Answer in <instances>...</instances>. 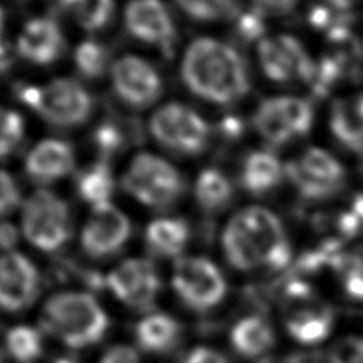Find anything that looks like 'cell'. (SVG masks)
Listing matches in <instances>:
<instances>
[{
    "label": "cell",
    "instance_id": "obj_30",
    "mask_svg": "<svg viewBox=\"0 0 363 363\" xmlns=\"http://www.w3.org/2000/svg\"><path fill=\"white\" fill-rule=\"evenodd\" d=\"M74 61L80 76L90 80L103 77L112 67L109 48L96 40L80 43L74 53Z\"/></svg>",
    "mask_w": 363,
    "mask_h": 363
},
{
    "label": "cell",
    "instance_id": "obj_25",
    "mask_svg": "<svg viewBox=\"0 0 363 363\" xmlns=\"http://www.w3.org/2000/svg\"><path fill=\"white\" fill-rule=\"evenodd\" d=\"M194 197L200 210L208 215H218L234 200V184L218 168H205L194 184Z\"/></svg>",
    "mask_w": 363,
    "mask_h": 363
},
{
    "label": "cell",
    "instance_id": "obj_40",
    "mask_svg": "<svg viewBox=\"0 0 363 363\" xmlns=\"http://www.w3.org/2000/svg\"><path fill=\"white\" fill-rule=\"evenodd\" d=\"M258 363H311L309 355H299V354H291V355H275L271 354L264 357V359L258 360Z\"/></svg>",
    "mask_w": 363,
    "mask_h": 363
},
{
    "label": "cell",
    "instance_id": "obj_21",
    "mask_svg": "<svg viewBox=\"0 0 363 363\" xmlns=\"http://www.w3.org/2000/svg\"><path fill=\"white\" fill-rule=\"evenodd\" d=\"M230 346L247 360H261L271 355L277 333L266 315L252 314L240 318L230 330Z\"/></svg>",
    "mask_w": 363,
    "mask_h": 363
},
{
    "label": "cell",
    "instance_id": "obj_44",
    "mask_svg": "<svg viewBox=\"0 0 363 363\" xmlns=\"http://www.w3.org/2000/svg\"><path fill=\"white\" fill-rule=\"evenodd\" d=\"M0 61H2V60H0ZM0 69H4V66H2V65H0Z\"/></svg>",
    "mask_w": 363,
    "mask_h": 363
},
{
    "label": "cell",
    "instance_id": "obj_38",
    "mask_svg": "<svg viewBox=\"0 0 363 363\" xmlns=\"http://www.w3.org/2000/svg\"><path fill=\"white\" fill-rule=\"evenodd\" d=\"M98 363H143L140 352L127 344H117L101 355Z\"/></svg>",
    "mask_w": 363,
    "mask_h": 363
},
{
    "label": "cell",
    "instance_id": "obj_16",
    "mask_svg": "<svg viewBox=\"0 0 363 363\" xmlns=\"http://www.w3.org/2000/svg\"><path fill=\"white\" fill-rule=\"evenodd\" d=\"M123 23L133 39L164 53H170L177 42V26L164 0H128Z\"/></svg>",
    "mask_w": 363,
    "mask_h": 363
},
{
    "label": "cell",
    "instance_id": "obj_26",
    "mask_svg": "<svg viewBox=\"0 0 363 363\" xmlns=\"http://www.w3.org/2000/svg\"><path fill=\"white\" fill-rule=\"evenodd\" d=\"M77 192L93 208L111 203L116 189V179L108 160H98L77 174Z\"/></svg>",
    "mask_w": 363,
    "mask_h": 363
},
{
    "label": "cell",
    "instance_id": "obj_1",
    "mask_svg": "<svg viewBox=\"0 0 363 363\" xmlns=\"http://www.w3.org/2000/svg\"><path fill=\"white\" fill-rule=\"evenodd\" d=\"M181 79L192 95L216 106L239 103L252 86L242 53L213 37L189 43L181 61Z\"/></svg>",
    "mask_w": 363,
    "mask_h": 363
},
{
    "label": "cell",
    "instance_id": "obj_32",
    "mask_svg": "<svg viewBox=\"0 0 363 363\" xmlns=\"http://www.w3.org/2000/svg\"><path fill=\"white\" fill-rule=\"evenodd\" d=\"M341 281L347 295L355 301H363V258H346L340 264Z\"/></svg>",
    "mask_w": 363,
    "mask_h": 363
},
{
    "label": "cell",
    "instance_id": "obj_23",
    "mask_svg": "<svg viewBox=\"0 0 363 363\" xmlns=\"http://www.w3.org/2000/svg\"><path fill=\"white\" fill-rule=\"evenodd\" d=\"M191 228L183 218L165 216L154 220L146 229L144 242L147 252L155 258L179 259L189 245Z\"/></svg>",
    "mask_w": 363,
    "mask_h": 363
},
{
    "label": "cell",
    "instance_id": "obj_22",
    "mask_svg": "<svg viewBox=\"0 0 363 363\" xmlns=\"http://www.w3.org/2000/svg\"><path fill=\"white\" fill-rule=\"evenodd\" d=\"M183 325L167 312H149L135 328V340L141 350L152 355H167L183 341Z\"/></svg>",
    "mask_w": 363,
    "mask_h": 363
},
{
    "label": "cell",
    "instance_id": "obj_3",
    "mask_svg": "<svg viewBox=\"0 0 363 363\" xmlns=\"http://www.w3.org/2000/svg\"><path fill=\"white\" fill-rule=\"evenodd\" d=\"M109 317L98 299L85 291H60L40 312L43 333L72 350L96 346L109 331Z\"/></svg>",
    "mask_w": 363,
    "mask_h": 363
},
{
    "label": "cell",
    "instance_id": "obj_8",
    "mask_svg": "<svg viewBox=\"0 0 363 363\" xmlns=\"http://www.w3.org/2000/svg\"><path fill=\"white\" fill-rule=\"evenodd\" d=\"M149 131L162 147L186 157L205 152L213 136L210 123L181 103H168L155 111L149 121Z\"/></svg>",
    "mask_w": 363,
    "mask_h": 363
},
{
    "label": "cell",
    "instance_id": "obj_9",
    "mask_svg": "<svg viewBox=\"0 0 363 363\" xmlns=\"http://www.w3.org/2000/svg\"><path fill=\"white\" fill-rule=\"evenodd\" d=\"M314 123V108L299 96L266 98L253 112L252 125L256 133L271 147H280L301 140Z\"/></svg>",
    "mask_w": 363,
    "mask_h": 363
},
{
    "label": "cell",
    "instance_id": "obj_27",
    "mask_svg": "<svg viewBox=\"0 0 363 363\" xmlns=\"http://www.w3.org/2000/svg\"><path fill=\"white\" fill-rule=\"evenodd\" d=\"M58 7L86 33H99L114 18L116 0H58Z\"/></svg>",
    "mask_w": 363,
    "mask_h": 363
},
{
    "label": "cell",
    "instance_id": "obj_10",
    "mask_svg": "<svg viewBox=\"0 0 363 363\" xmlns=\"http://www.w3.org/2000/svg\"><path fill=\"white\" fill-rule=\"evenodd\" d=\"M172 285L186 308L194 312H210L228 295V281L221 269L205 256H183L177 261Z\"/></svg>",
    "mask_w": 363,
    "mask_h": 363
},
{
    "label": "cell",
    "instance_id": "obj_39",
    "mask_svg": "<svg viewBox=\"0 0 363 363\" xmlns=\"http://www.w3.org/2000/svg\"><path fill=\"white\" fill-rule=\"evenodd\" d=\"M179 363H229L220 350L200 346L187 352Z\"/></svg>",
    "mask_w": 363,
    "mask_h": 363
},
{
    "label": "cell",
    "instance_id": "obj_36",
    "mask_svg": "<svg viewBox=\"0 0 363 363\" xmlns=\"http://www.w3.org/2000/svg\"><path fill=\"white\" fill-rule=\"evenodd\" d=\"M95 143L96 147L101 151L106 157H111L114 152H118L125 144V135L121 127L114 123H103L95 131Z\"/></svg>",
    "mask_w": 363,
    "mask_h": 363
},
{
    "label": "cell",
    "instance_id": "obj_19",
    "mask_svg": "<svg viewBox=\"0 0 363 363\" xmlns=\"http://www.w3.org/2000/svg\"><path fill=\"white\" fill-rule=\"evenodd\" d=\"M76 168V152L65 140L48 138L37 143L24 159V170L37 184L48 186L67 178Z\"/></svg>",
    "mask_w": 363,
    "mask_h": 363
},
{
    "label": "cell",
    "instance_id": "obj_24",
    "mask_svg": "<svg viewBox=\"0 0 363 363\" xmlns=\"http://www.w3.org/2000/svg\"><path fill=\"white\" fill-rule=\"evenodd\" d=\"M330 130L350 151H363V95L336 99L330 111Z\"/></svg>",
    "mask_w": 363,
    "mask_h": 363
},
{
    "label": "cell",
    "instance_id": "obj_20",
    "mask_svg": "<svg viewBox=\"0 0 363 363\" xmlns=\"http://www.w3.org/2000/svg\"><path fill=\"white\" fill-rule=\"evenodd\" d=\"M286 178V165L272 149L250 152L240 168V186L250 196L264 197L274 192Z\"/></svg>",
    "mask_w": 363,
    "mask_h": 363
},
{
    "label": "cell",
    "instance_id": "obj_6",
    "mask_svg": "<svg viewBox=\"0 0 363 363\" xmlns=\"http://www.w3.org/2000/svg\"><path fill=\"white\" fill-rule=\"evenodd\" d=\"M21 230L30 245L40 252H60L72 237L71 208L58 194L35 191L23 205Z\"/></svg>",
    "mask_w": 363,
    "mask_h": 363
},
{
    "label": "cell",
    "instance_id": "obj_41",
    "mask_svg": "<svg viewBox=\"0 0 363 363\" xmlns=\"http://www.w3.org/2000/svg\"><path fill=\"white\" fill-rule=\"evenodd\" d=\"M5 11L0 7V60L4 58L5 55V42H4V33H5Z\"/></svg>",
    "mask_w": 363,
    "mask_h": 363
},
{
    "label": "cell",
    "instance_id": "obj_34",
    "mask_svg": "<svg viewBox=\"0 0 363 363\" xmlns=\"http://www.w3.org/2000/svg\"><path fill=\"white\" fill-rule=\"evenodd\" d=\"M235 30L239 33L242 39L245 40H258L261 42L264 39L266 33V24H264V16L258 13L255 9L252 11H247V13H239L235 18Z\"/></svg>",
    "mask_w": 363,
    "mask_h": 363
},
{
    "label": "cell",
    "instance_id": "obj_7",
    "mask_svg": "<svg viewBox=\"0 0 363 363\" xmlns=\"http://www.w3.org/2000/svg\"><path fill=\"white\" fill-rule=\"evenodd\" d=\"M280 315L288 336L304 346L323 342L333 331L331 306L303 281L286 286L280 301Z\"/></svg>",
    "mask_w": 363,
    "mask_h": 363
},
{
    "label": "cell",
    "instance_id": "obj_12",
    "mask_svg": "<svg viewBox=\"0 0 363 363\" xmlns=\"http://www.w3.org/2000/svg\"><path fill=\"white\" fill-rule=\"evenodd\" d=\"M106 284L122 304L146 314L155 308L162 290L157 266L147 258L125 259L108 274Z\"/></svg>",
    "mask_w": 363,
    "mask_h": 363
},
{
    "label": "cell",
    "instance_id": "obj_28",
    "mask_svg": "<svg viewBox=\"0 0 363 363\" xmlns=\"http://www.w3.org/2000/svg\"><path fill=\"white\" fill-rule=\"evenodd\" d=\"M5 350L16 363H34L43 354V336L29 325H18L5 336Z\"/></svg>",
    "mask_w": 363,
    "mask_h": 363
},
{
    "label": "cell",
    "instance_id": "obj_37",
    "mask_svg": "<svg viewBox=\"0 0 363 363\" xmlns=\"http://www.w3.org/2000/svg\"><path fill=\"white\" fill-rule=\"evenodd\" d=\"M299 0H252V9L264 18L284 16L296 9Z\"/></svg>",
    "mask_w": 363,
    "mask_h": 363
},
{
    "label": "cell",
    "instance_id": "obj_18",
    "mask_svg": "<svg viewBox=\"0 0 363 363\" xmlns=\"http://www.w3.org/2000/svg\"><path fill=\"white\" fill-rule=\"evenodd\" d=\"M16 50L24 61L48 66L65 53L66 37L55 18L37 16L24 24L18 37Z\"/></svg>",
    "mask_w": 363,
    "mask_h": 363
},
{
    "label": "cell",
    "instance_id": "obj_35",
    "mask_svg": "<svg viewBox=\"0 0 363 363\" xmlns=\"http://www.w3.org/2000/svg\"><path fill=\"white\" fill-rule=\"evenodd\" d=\"M21 203V189L9 172L0 170V218L13 213Z\"/></svg>",
    "mask_w": 363,
    "mask_h": 363
},
{
    "label": "cell",
    "instance_id": "obj_4",
    "mask_svg": "<svg viewBox=\"0 0 363 363\" xmlns=\"http://www.w3.org/2000/svg\"><path fill=\"white\" fill-rule=\"evenodd\" d=\"M20 98L43 122L56 128H77L95 109L91 93L76 79L60 77L37 86H26Z\"/></svg>",
    "mask_w": 363,
    "mask_h": 363
},
{
    "label": "cell",
    "instance_id": "obj_14",
    "mask_svg": "<svg viewBox=\"0 0 363 363\" xmlns=\"http://www.w3.org/2000/svg\"><path fill=\"white\" fill-rule=\"evenodd\" d=\"M112 90L131 109H147L159 101L164 82L151 62L135 55H125L112 62Z\"/></svg>",
    "mask_w": 363,
    "mask_h": 363
},
{
    "label": "cell",
    "instance_id": "obj_13",
    "mask_svg": "<svg viewBox=\"0 0 363 363\" xmlns=\"http://www.w3.org/2000/svg\"><path fill=\"white\" fill-rule=\"evenodd\" d=\"M258 61L266 77L277 84L311 82L315 72V62L308 50L288 34L267 35L258 42Z\"/></svg>",
    "mask_w": 363,
    "mask_h": 363
},
{
    "label": "cell",
    "instance_id": "obj_5",
    "mask_svg": "<svg viewBox=\"0 0 363 363\" xmlns=\"http://www.w3.org/2000/svg\"><path fill=\"white\" fill-rule=\"evenodd\" d=\"M122 186L128 196L154 210L172 208L186 192V181L178 168L151 152H141L131 159Z\"/></svg>",
    "mask_w": 363,
    "mask_h": 363
},
{
    "label": "cell",
    "instance_id": "obj_33",
    "mask_svg": "<svg viewBox=\"0 0 363 363\" xmlns=\"http://www.w3.org/2000/svg\"><path fill=\"white\" fill-rule=\"evenodd\" d=\"M328 363H363V336H346L336 341L327 355Z\"/></svg>",
    "mask_w": 363,
    "mask_h": 363
},
{
    "label": "cell",
    "instance_id": "obj_15",
    "mask_svg": "<svg viewBox=\"0 0 363 363\" xmlns=\"http://www.w3.org/2000/svg\"><path fill=\"white\" fill-rule=\"evenodd\" d=\"M42 277L26 255L7 252L0 255V311L21 314L33 308L40 295Z\"/></svg>",
    "mask_w": 363,
    "mask_h": 363
},
{
    "label": "cell",
    "instance_id": "obj_42",
    "mask_svg": "<svg viewBox=\"0 0 363 363\" xmlns=\"http://www.w3.org/2000/svg\"><path fill=\"white\" fill-rule=\"evenodd\" d=\"M331 2H333L336 7H340V9H344V7H349L350 4H354L355 0H331Z\"/></svg>",
    "mask_w": 363,
    "mask_h": 363
},
{
    "label": "cell",
    "instance_id": "obj_11",
    "mask_svg": "<svg viewBox=\"0 0 363 363\" xmlns=\"http://www.w3.org/2000/svg\"><path fill=\"white\" fill-rule=\"evenodd\" d=\"M286 178L303 199L325 200L336 196L346 183V170L322 147H308L286 164Z\"/></svg>",
    "mask_w": 363,
    "mask_h": 363
},
{
    "label": "cell",
    "instance_id": "obj_17",
    "mask_svg": "<svg viewBox=\"0 0 363 363\" xmlns=\"http://www.w3.org/2000/svg\"><path fill=\"white\" fill-rule=\"evenodd\" d=\"M131 237V221L116 205L106 203L91 210L80 233V247L91 259H108L122 252Z\"/></svg>",
    "mask_w": 363,
    "mask_h": 363
},
{
    "label": "cell",
    "instance_id": "obj_29",
    "mask_svg": "<svg viewBox=\"0 0 363 363\" xmlns=\"http://www.w3.org/2000/svg\"><path fill=\"white\" fill-rule=\"evenodd\" d=\"M174 4L186 16L200 23L234 20L240 13L239 0H174Z\"/></svg>",
    "mask_w": 363,
    "mask_h": 363
},
{
    "label": "cell",
    "instance_id": "obj_2",
    "mask_svg": "<svg viewBox=\"0 0 363 363\" xmlns=\"http://www.w3.org/2000/svg\"><path fill=\"white\" fill-rule=\"evenodd\" d=\"M224 258L240 272L280 271L290 264L291 247L280 218L264 206H247L230 218L221 237Z\"/></svg>",
    "mask_w": 363,
    "mask_h": 363
},
{
    "label": "cell",
    "instance_id": "obj_43",
    "mask_svg": "<svg viewBox=\"0 0 363 363\" xmlns=\"http://www.w3.org/2000/svg\"><path fill=\"white\" fill-rule=\"evenodd\" d=\"M0 363H4V352L0 350Z\"/></svg>",
    "mask_w": 363,
    "mask_h": 363
},
{
    "label": "cell",
    "instance_id": "obj_31",
    "mask_svg": "<svg viewBox=\"0 0 363 363\" xmlns=\"http://www.w3.org/2000/svg\"><path fill=\"white\" fill-rule=\"evenodd\" d=\"M24 140V121L16 111L0 108V160L16 152Z\"/></svg>",
    "mask_w": 363,
    "mask_h": 363
}]
</instances>
